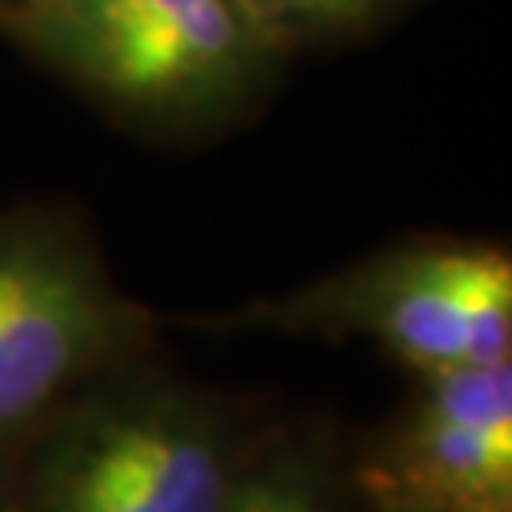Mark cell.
I'll list each match as a JSON object with an SVG mask.
<instances>
[{
    "label": "cell",
    "mask_w": 512,
    "mask_h": 512,
    "mask_svg": "<svg viewBox=\"0 0 512 512\" xmlns=\"http://www.w3.org/2000/svg\"><path fill=\"white\" fill-rule=\"evenodd\" d=\"M418 376L372 486L395 512H512V357Z\"/></svg>",
    "instance_id": "5"
},
{
    "label": "cell",
    "mask_w": 512,
    "mask_h": 512,
    "mask_svg": "<svg viewBox=\"0 0 512 512\" xmlns=\"http://www.w3.org/2000/svg\"><path fill=\"white\" fill-rule=\"evenodd\" d=\"M236 482L228 437L198 399L129 387L57 433L35 512H224Z\"/></svg>",
    "instance_id": "3"
},
{
    "label": "cell",
    "mask_w": 512,
    "mask_h": 512,
    "mask_svg": "<svg viewBox=\"0 0 512 512\" xmlns=\"http://www.w3.org/2000/svg\"><path fill=\"white\" fill-rule=\"evenodd\" d=\"M0 512H4V486H0Z\"/></svg>",
    "instance_id": "8"
},
{
    "label": "cell",
    "mask_w": 512,
    "mask_h": 512,
    "mask_svg": "<svg viewBox=\"0 0 512 512\" xmlns=\"http://www.w3.org/2000/svg\"><path fill=\"white\" fill-rule=\"evenodd\" d=\"M327 4V19H353L361 16L372 0H323Z\"/></svg>",
    "instance_id": "7"
},
{
    "label": "cell",
    "mask_w": 512,
    "mask_h": 512,
    "mask_svg": "<svg viewBox=\"0 0 512 512\" xmlns=\"http://www.w3.org/2000/svg\"><path fill=\"white\" fill-rule=\"evenodd\" d=\"M224 512H330V505L308 467L277 463L255 478H239Z\"/></svg>",
    "instance_id": "6"
},
{
    "label": "cell",
    "mask_w": 512,
    "mask_h": 512,
    "mask_svg": "<svg viewBox=\"0 0 512 512\" xmlns=\"http://www.w3.org/2000/svg\"><path fill=\"white\" fill-rule=\"evenodd\" d=\"M4 19L103 95L198 110L239 92L270 23L251 0H19Z\"/></svg>",
    "instance_id": "1"
},
{
    "label": "cell",
    "mask_w": 512,
    "mask_h": 512,
    "mask_svg": "<svg viewBox=\"0 0 512 512\" xmlns=\"http://www.w3.org/2000/svg\"><path fill=\"white\" fill-rule=\"evenodd\" d=\"M274 323L365 334L414 372L494 365L512 357V262L497 247L425 243L277 304Z\"/></svg>",
    "instance_id": "2"
},
{
    "label": "cell",
    "mask_w": 512,
    "mask_h": 512,
    "mask_svg": "<svg viewBox=\"0 0 512 512\" xmlns=\"http://www.w3.org/2000/svg\"><path fill=\"white\" fill-rule=\"evenodd\" d=\"M95 255L46 220H0V437L42 418L133 334Z\"/></svg>",
    "instance_id": "4"
}]
</instances>
